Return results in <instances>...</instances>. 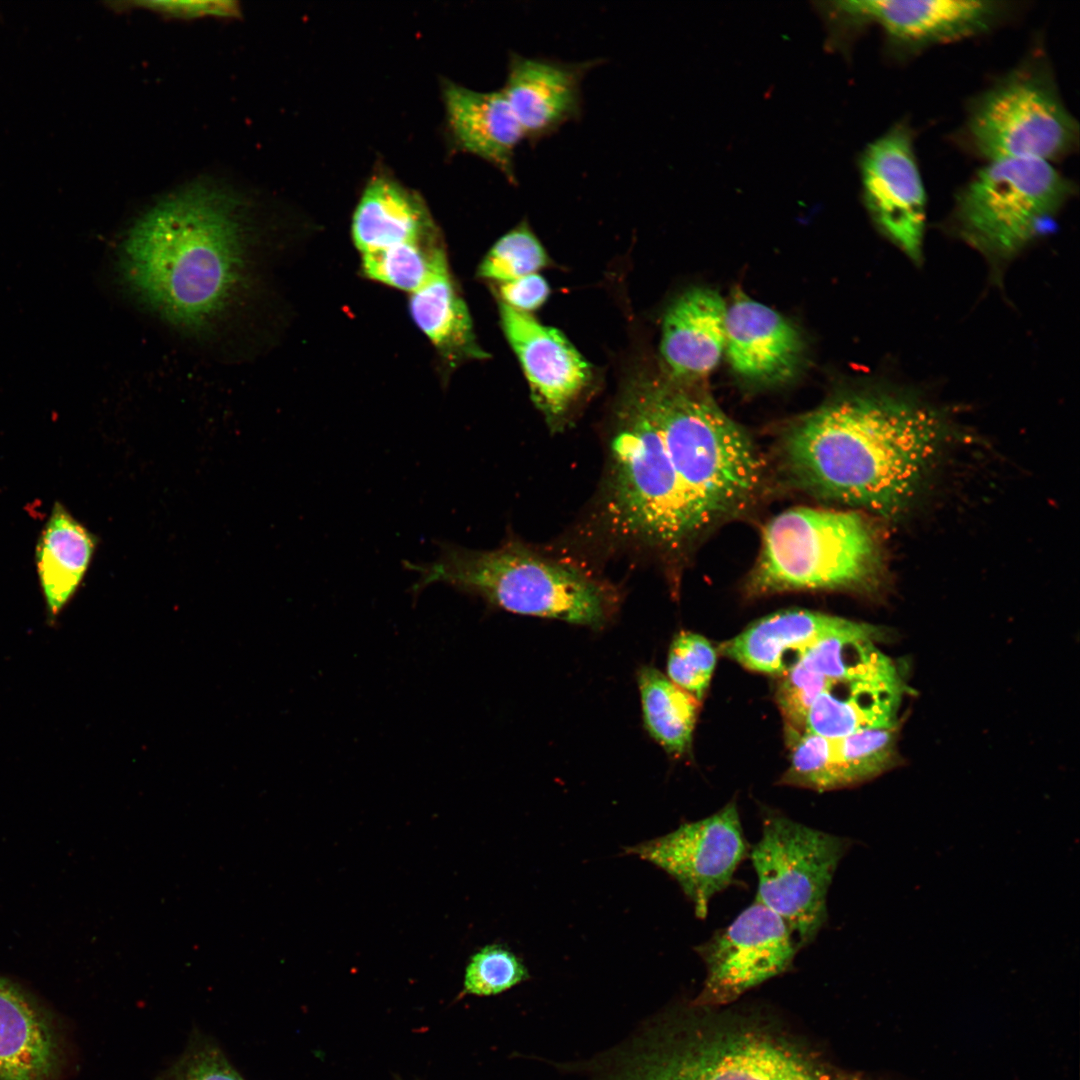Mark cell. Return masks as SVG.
Masks as SVG:
<instances>
[{
    "label": "cell",
    "instance_id": "obj_1",
    "mask_svg": "<svg viewBox=\"0 0 1080 1080\" xmlns=\"http://www.w3.org/2000/svg\"><path fill=\"white\" fill-rule=\"evenodd\" d=\"M942 438L939 417L926 407L892 395L851 394L793 422L780 456L799 488L891 514L915 494Z\"/></svg>",
    "mask_w": 1080,
    "mask_h": 1080
},
{
    "label": "cell",
    "instance_id": "obj_2",
    "mask_svg": "<svg viewBox=\"0 0 1080 1080\" xmlns=\"http://www.w3.org/2000/svg\"><path fill=\"white\" fill-rule=\"evenodd\" d=\"M246 199L197 179L161 197L127 230L120 276L168 322L200 329L226 307L244 271Z\"/></svg>",
    "mask_w": 1080,
    "mask_h": 1080
},
{
    "label": "cell",
    "instance_id": "obj_3",
    "mask_svg": "<svg viewBox=\"0 0 1080 1080\" xmlns=\"http://www.w3.org/2000/svg\"><path fill=\"white\" fill-rule=\"evenodd\" d=\"M585 1080H831L814 1050L758 1016L692 1002L650 1016L622 1041L562 1064Z\"/></svg>",
    "mask_w": 1080,
    "mask_h": 1080
},
{
    "label": "cell",
    "instance_id": "obj_4",
    "mask_svg": "<svg viewBox=\"0 0 1080 1080\" xmlns=\"http://www.w3.org/2000/svg\"><path fill=\"white\" fill-rule=\"evenodd\" d=\"M614 416L591 522L613 546L678 553L703 531L658 423L633 383Z\"/></svg>",
    "mask_w": 1080,
    "mask_h": 1080
},
{
    "label": "cell",
    "instance_id": "obj_5",
    "mask_svg": "<svg viewBox=\"0 0 1080 1080\" xmlns=\"http://www.w3.org/2000/svg\"><path fill=\"white\" fill-rule=\"evenodd\" d=\"M432 562H403L419 577L411 592L443 583L515 614L601 629L614 616L618 594L608 583L568 561L521 544L491 550L439 541Z\"/></svg>",
    "mask_w": 1080,
    "mask_h": 1080
},
{
    "label": "cell",
    "instance_id": "obj_6",
    "mask_svg": "<svg viewBox=\"0 0 1080 1080\" xmlns=\"http://www.w3.org/2000/svg\"><path fill=\"white\" fill-rule=\"evenodd\" d=\"M633 384L658 423L702 531L745 509L760 489L762 467L744 430L687 383L648 377Z\"/></svg>",
    "mask_w": 1080,
    "mask_h": 1080
},
{
    "label": "cell",
    "instance_id": "obj_7",
    "mask_svg": "<svg viewBox=\"0 0 1080 1080\" xmlns=\"http://www.w3.org/2000/svg\"><path fill=\"white\" fill-rule=\"evenodd\" d=\"M878 565L876 539L864 517L796 507L764 527L748 587L754 594L862 589L872 584Z\"/></svg>",
    "mask_w": 1080,
    "mask_h": 1080
},
{
    "label": "cell",
    "instance_id": "obj_8",
    "mask_svg": "<svg viewBox=\"0 0 1080 1080\" xmlns=\"http://www.w3.org/2000/svg\"><path fill=\"white\" fill-rule=\"evenodd\" d=\"M1072 193V182L1050 162L988 161L958 193L955 225L987 256L1007 259L1039 234Z\"/></svg>",
    "mask_w": 1080,
    "mask_h": 1080
},
{
    "label": "cell",
    "instance_id": "obj_9",
    "mask_svg": "<svg viewBox=\"0 0 1080 1080\" xmlns=\"http://www.w3.org/2000/svg\"><path fill=\"white\" fill-rule=\"evenodd\" d=\"M967 132L974 150L987 161L1050 163L1072 152L1079 135L1051 73L1039 62L1021 64L976 97Z\"/></svg>",
    "mask_w": 1080,
    "mask_h": 1080
},
{
    "label": "cell",
    "instance_id": "obj_10",
    "mask_svg": "<svg viewBox=\"0 0 1080 1080\" xmlns=\"http://www.w3.org/2000/svg\"><path fill=\"white\" fill-rule=\"evenodd\" d=\"M848 841L767 813L751 852L756 900L780 916L800 947L813 942L827 919V893Z\"/></svg>",
    "mask_w": 1080,
    "mask_h": 1080
},
{
    "label": "cell",
    "instance_id": "obj_11",
    "mask_svg": "<svg viewBox=\"0 0 1080 1080\" xmlns=\"http://www.w3.org/2000/svg\"><path fill=\"white\" fill-rule=\"evenodd\" d=\"M799 948L785 921L755 899L729 926L695 947L707 974L691 1002L705 1007L727 1005L785 972Z\"/></svg>",
    "mask_w": 1080,
    "mask_h": 1080
},
{
    "label": "cell",
    "instance_id": "obj_12",
    "mask_svg": "<svg viewBox=\"0 0 1080 1080\" xmlns=\"http://www.w3.org/2000/svg\"><path fill=\"white\" fill-rule=\"evenodd\" d=\"M672 877L705 919L711 899L732 882L747 854L735 801L713 815L625 849Z\"/></svg>",
    "mask_w": 1080,
    "mask_h": 1080
},
{
    "label": "cell",
    "instance_id": "obj_13",
    "mask_svg": "<svg viewBox=\"0 0 1080 1080\" xmlns=\"http://www.w3.org/2000/svg\"><path fill=\"white\" fill-rule=\"evenodd\" d=\"M866 204L881 230L919 262L926 220V193L911 130L897 124L872 142L861 159Z\"/></svg>",
    "mask_w": 1080,
    "mask_h": 1080
},
{
    "label": "cell",
    "instance_id": "obj_14",
    "mask_svg": "<svg viewBox=\"0 0 1080 1080\" xmlns=\"http://www.w3.org/2000/svg\"><path fill=\"white\" fill-rule=\"evenodd\" d=\"M499 312L533 401L551 428L562 427L591 383L590 364L559 330L500 302Z\"/></svg>",
    "mask_w": 1080,
    "mask_h": 1080
},
{
    "label": "cell",
    "instance_id": "obj_15",
    "mask_svg": "<svg viewBox=\"0 0 1080 1080\" xmlns=\"http://www.w3.org/2000/svg\"><path fill=\"white\" fill-rule=\"evenodd\" d=\"M882 634L879 627L864 623L808 647L781 675L776 700L784 719L804 723L816 698L835 682L900 678L895 664L876 646Z\"/></svg>",
    "mask_w": 1080,
    "mask_h": 1080
},
{
    "label": "cell",
    "instance_id": "obj_16",
    "mask_svg": "<svg viewBox=\"0 0 1080 1080\" xmlns=\"http://www.w3.org/2000/svg\"><path fill=\"white\" fill-rule=\"evenodd\" d=\"M897 731L896 724L835 738L804 732L791 739L790 766L780 782L823 792L872 779L896 763Z\"/></svg>",
    "mask_w": 1080,
    "mask_h": 1080
},
{
    "label": "cell",
    "instance_id": "obj_17",
    "mask_svg": "<svg viewBox=\"0 0 1080 1080\" xmlns=\"http://www.w3.org/2000/svg\"><path fill=\"white\" fill-rule=\"evenodd\" d=\"M838 9L877 23L898 45L921 48L986 32L1006 7L979 0H864L839 2Z\"/></svg>",
    "mask_w": 1080,
    "mask_h": 1080
},
{
    "label": "cell",
    "instance_id": "obj_18",
    "mask_svg": "<svg viewBox=\"0 0 1080 1080\" xmlns=\"http://www.w3.org/2000/svg\"><path fill=\"white\" fill-rule=\"evenodd\" d=\"M600 60L563 62L511 52L503 88L525 139L531 144L582 114L581 82Z\"/></svg>",
    "mask_w": 1080,
    "mask_h": 1080
},
{
    "label": "cell",
    "instance_id": "obj_19",
    "mask_svg": "<svg viewBox=\"0 0 1080 1080\" xmlns=\"http://www.w3.org/2000/svg\"><path fill=\"white\" fill-rule=\"evenodd\" d=\"M724 352L742 378L773 384L796 373L804 342L797 327L780 313L741 295L727 306Z\"/></svg>",
    "mask_w": 1080,
    "mask_h": 1080
},
{
    "label": "cell",
    "instance_id": "obj_20",
    "mask_svg": "<svg viewBox=\"0 0 1080 1080\" xmlns=\"http://www.w3.org/2000/svg\"><path fill=\"white\" fill-rule=\"evenodd\" d=\"M727 305L708 288H693L667 309L660 354L668 378L694 382L710 374L725 351Z\"/></svg>",
    "mask_w": 1080,
    "mask_h": 1080
},
{
    "label": "cell",
    "instance_id": "obj_21",
    "mask_svg": "<svg viewBox=\"0 0 1080 1080\" xmlns=\"http://www.w3.org/2000/svg\"><path fill=\"white\" fill-rule=\"evenodd\" d=\"M863 624L810 610H783L757 620L720 650L749 670L781 676L817 641Z\"/></svg>",
    "mask_w": 1080,
    "mask_h": 1080
},
{
    "label": "cell",
    "instance_id": "obj_22",
    "mask_svg": "<svg viewBox=\"0 0 1080 1080\" xmlns=\"http://www.w3.org/2000/svg\"><path fill=\"white\" fill-rule=\"evenodd\" d=\"M443 98L456 145L517 184L515 151L525 136L502 90L481 92L447 81Z\"/></svg>",
    "mask_w": 1080,
    "mask_h": 1080
},
{
    "label": "cell",
    "instance_id": "obj_23",
    "mask_svg": "<svg viewBox=\"0 0 1080 1080\" xmlns=\"http://www.w3.org/2000/svg\"><path fill=\"white\" fill-rule=\"evenodd\" d=\"M62 1049L53 1023L22 990L0 978V1080H58Z\"/></svg>",
    "mask_w": 1080,
    "mask_h": 1080
},
{
    "label": "cell",
    "instance_id": "obj_24",
    "mask_svg": "<svg viewBox=\"0 0 1080 1080\" xmlns=\"http://www.w3.org/2000/svg\"><path fill=\"white\" fill-rule=\"evenodd\" d=\"M351 232L361 255L440 236L423 198L385 173L368 180L353 213Z\"/></svg>",
    "mask_w": 1080,
    "mask_h": 1080
},
{
    "label": "cell",
    "instance_id": "obj_25",
    "mask_svg": "<svg viewBox=\"0 0 1080 1080\" xmlns=\"http://www.w3.org/2000/svg\"><path fill=\"white\" fill-rule=\"evenodd\" d=\"M904 692L900 678L835 682L809 708L804 732L835 738L896 725Z\"/></svg>",
    "mask_w": 1080,
    "mask_h": 1080
},
{
    "label": "cell",
    "instance_id": "obj_26",
    "mask_svg": "<svg viewBox=\"0 0 1080 1080\" xmlns=\"http://www.w3.org/2000/svg\"><path fill=\"white\" fill-rule=\"evenodd\" d=\"M90 533L55 503L36 550L37 570L49 616L54 618L75 592L90 562Z\"/></svg>",
    "mask_w": 1080,
    "mask_h": 1080
},
{
    "label": "cell",
    "instance_id": "obj_27",
    "mask_svg": "<svg viewBox=\"0 0 1080 1080\" xmlns=\"http://www.w3.org/2000/svg\"><path fill=\"white\" fill-rule=\"evenodd\" d=\"M409 310L418 328L450 364L486 356L475 340L469 310L449 270L411 293Z\"/></svg>",
    "mask_w": 1080,
    "mask_h": 1080
},
{
    "label": "cell",
    "instance_id": "obj_28",
    "mask_svg": "<svg viewBox=\"0 0 1080 1080\" xmlns=\"http://www.w3.org/2000/svg\"><path fill=\"white\" fill-rule=\"evenodd\" d=\"M637 681L647 732L666 752L682 756L691 745L700 701L654 667H642Z\"/></svg>",
    "mask_w": 1080,
    "mask_h": 1080
},
{
    "label": "cell",
    "instance_id": "obj_29",
    "mask_svg": "<svg viewBox=\"0 0 1080 1080\" xmlns=\"http://www.w3.org/2000/svg\"><path fill=\"white\" fill-rule=\"evenodd\" d=\"M361 263L369 279L410 294L449 270L440 236L362 255Z\"/></svg>",
    "mask_w": 1080,
    "mask_h": 1080
},
{
    "label": "cell",
    "instance_id": "obj_30",
    "mask_svg": "<svg viewBox=\"0 0 1080 1080\" xmlns=\"http://www.w3.org/2000/svg\"><path fill=\"white\" fill-rule=\"evenodd\" d=\"M547 262L544 247L528 224L523 222L495 242L482 259L478 275L503 283L534 274Z\"/></svg>",
    "mask_w": 1080,
    "mask_h": 1080
},
{
    "label": "cell",
    "instance_id": "obj_31",
    "mask_svg": "<svg viewBox=\"0 0 1080 1080\" xmlns=\"http://www.w3.org/2000/svg\"><path fill=\"white\" fill-rule=\"evenodd\" d=\"M154 1080H246L210 1035L194 1029L184 1050Z\"/></svg>",
    "mask_w": 1080,
    "mask_h": 1080
},
{
    "label": "cell",
    "instance_id": "obj_32",
    "mask_svg": "<svg viewBox=\"0 0 1080 1080\" xmlns=\"http://www.w3.org/2000/svg\"><path fill=\"white\" fill-rule=\"evenodd\" d=\"M529 979L522 960L506 947L487 945L472 955L465 970L464 992L492 996Z\"/></svg>",
    "mask_w": 1080,
    "mask_h": 1080
},
{
    "label": "cell",
    "instance_id": "obj_33",
    "mask_svg": "<svg viewBox=\"0 0 1080 1080\" xmlns=\"http://www.w3.org/2000/svg\"><path fill=\"white\" fill-rule=\"evenodd\" d=\"M716 664V651L703 636L682 631L670 646L667 659L668 678L680 688L702 700Z\"/></svg>",
    "mask_w": 1080,
    "mask_h": 1080
},
{
    "label": "cell",
    "instance_id": "obj_34",
    "mask_svg": "<svg viewBox=\"0 0 1080 1080\" xmlns=\"http://www.w3.org/2000/svg\"><path fill=\"white\" fill-rule=\"evenodd\" d=\"M110 8L119 12L131 9H144L167 18L196 19L202 17L239 18L242 8L238 1L234 0H206V1H115L107 3Z\"/></svg>",
    "mask_w": 1080,
    "mask_h": 1080
},
{
    "label": "cell",
    "instance_id": "obj_35",
    "mask_svg": "<svg viewBox=\"0 0 1080 1080\" xmlns=\"http://www.w3.org/2000/svg\"><path fill=\"white\" fill-rule=\"evenodd\" d=\"M549 293L547 281L537 273L499 283L498 289L500 303L527 314L539 308Z\"/></svg>",
    "mask_w": 1080,
    "mask_h": 1080
},
{
    "label": "cell",
    "instance_id": "obj_36",
    "mask_svg": "<svg viewBox=\"0 0 1080 1080\" xmlns=\"http://www.w3.org/2000/svg\"><path fill=\"white\" fill-rule=\"evenodd\" d=\"M831 1080H867L863 1076L858 1074H839L834 1075Z\"/></svg>",
    "mask_w": 1080,
    "mask_h": 1080
}]
</instances>
